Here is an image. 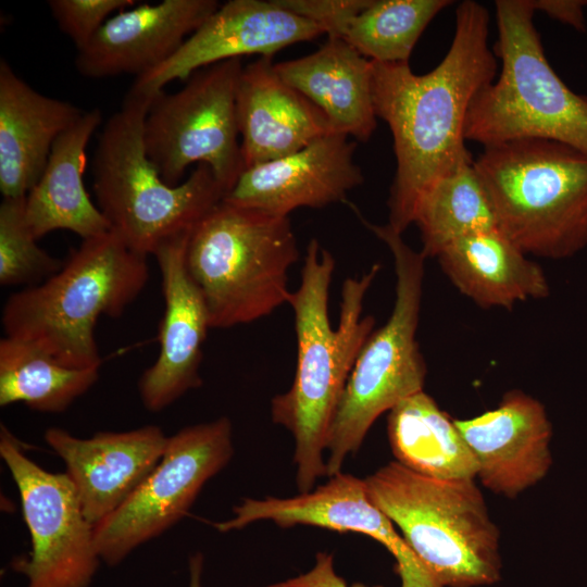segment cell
<instances>
[{
	"mask_svg": "<svg viewBox=\"0 0 587 587\" xmlns=\"http://www.w3.org/2000/svg\"><path fill=\"white\" fill-rule=\"evenodd\" d=\"M489 22L483 4L461 2L447 54L423 75L413 73L409 62L371 61L375 113L389 126L396 155L387 224L399 234L413 224L429 186L469 152L464 127L470 105L498 68L488 45Z\"/></svg>",
	"mask_w": 587,
	"mask_h": 587,
	"instance_id": "6da1fadb",
	"label": "cell"
},
{
	"mask_svg": "<svg viewBox=\"0 0 587 587\" xmlns=\"http://www.w3.org/2000/svg\"><path fill=\"white\" fill-rule=\"evenodd\" d=\"M334 270L333 254L311 239L300 285L288 300L295 316L296 373L290 388L275 396L271 404L273 422L295 438L300 494L311 491L315 480L326 475L328 428L355 360L375 325L373 316L363 314V304L380 265L374 264L366 273L344 282L336 329L328 310Z\"/></svg>",
	"mask_w": 587,
	"mask_h": 587,
	"instance_id": "7a4b0ae2",
	"label": "cell"
},
{
	"mask_svg": "<svg viewBox=\"0 0 587 587\" xmlns=\"http://www.w3.org/2000/svg\"><path fill=\"white\" fill-rule=\"evenodd\" d=\"M145 255L112 230L84 239L42 283L13 292L1 323L7 337L27 341L75 369L101 366L98 319H118L149 278Z\"/></svg>",
	"mask_w": 587,
	"mask_h": 587,
	"instance_id": "3957f363",
	"label": "cell"
},
{
	"mask_svg": "<svg viewBox=\"0 0 587 587\" xmlns=\"http://www.w3.org/2000/svg\"><path fill=\"white\" fill-rule=\"evenodd\" d=\"M153 99L129 90L104 124L92 162L97 207L111 230L145 257L154 254L167 239L190 233L225 196L204 163L177 186L162 179L143 141Z\"/></svg>",
	"mask_w": 587,
	"mask_h": 587,
	"instance_id": "277c9868",
	"label": "cell"
},
{
	"mask_svg": "<svg viewBox=\"0 0 587 587\" xmlns=\"http://www.w3.org/2000/svg\"><path fill=\"white\" fill-rule=\"evenodd\" d=\"M499 230L526 254L570 258L587 246V154L538 138L485 146L474 160Z\"/></svg>",
	"mask_w": 587,
	"mask_h": 587,
	"instance_id": "5b68a950",
	"label": "cell"
},
{
	"mask_svg": "<svg viewBox=\"0 0 587 587\" xmlns=\"http://www.w3.org/2000/svg\"><path fill=\"white\" fill-rule=\"evenodd\" d=\"M364 482L371 500L441 587L500 579L499 529L474 479L428 477L392 461Z\"/></svg>",
	"mask_w": 587,
	"mask_h": 587,
	"instance_id": "8992f818",
	"label": "cell"
},
{
	"mask_svg": "<svg viewBox=\"0 0 587 587\" xmlns=\"http://www.w3.org/2000/svg\"><path fill=\"white\" fill-rule=\"evenodd\" d=\"M298 260L289 216L223 200L193 227L186 249L211 328L248 324L288 303V271Z\"/></svg>",
	"mask_w": 587,
	"mask_h": 587,
	"instance_id": "52a82bcc",
	"label": "cell"
},
{
	"mask_svg": "<svg viewBox=\"0 0 587 587\" xmlns=\"http://www.w3.org/2000/svg\"><path fill=\"white\" fill-rule=\"evenodd\" d=\"M501 60L496 80L473 99L465 140L485 146L515 139L560 141L587 154V96L576 93L548 62L533 17L532 0H497Z\"/></svg>",
	"mask_w": 587,
	"mask_h": 587,
	"instance_id": "ba28073f",
	"label": "cell"
},
{
	"mask_svg": "<svg viewBox=\"0 0 587 587\" xmlns=\"http://www.w3.org/2000/svg\"><path fill=\"white\" fill-rule=\"evenodd\" d=\"M355 213L392 254L396 298L387 322L363 345L335 411L325 446L327 477L341 472L380 414L423 390L427 372L416 341L426 258L388 224H373Z\"/></svg>",
	"mask_w": 587,
	"mask_h": 587,
	"instance_id": "9c48e42d",
	"label": "cell"
},
{
	"mask_svg": "<svg viewBox=\"0 0 587 587\" xmlns=\"http://www.w3.org/2000/svg\"><path fill=\"white\" fill-rule=\"evenodd\" d=\"M240 58L195 72L176 92L154 97L143 125L147 154L170 186L207 164L225 195L243 170L236 114Z\"/></svg>",
	"mask_w": 587,
	"mask_h": 587,
	"instance_id": "30bf717a",
	"label": "cell"
},
{
	"mask_svg": "<svg viewBox=\"0 0 587 587\" xmlns=\"http://www.w3.org/2000/svg\"><path fill=\"white\" fill-rule=\"evenodd\" d=\"M233 453V426L225 416L186 426L168 437L166 450L153 471L95 526L100 560L110 566L117 565L140 545L175 525Z\"/></svg>",
	"mask_w": 587,
	"mask_h": 587,
	"instance_id": "8fae6325",
	"label": "cell"
},
{
	"mask_svg": "<svg viewBox=\"0 0 587 587\" xmlns=\"http://www.w3.org/2000/svg\"><path fill=\"white\" fill-rule=\"evenodd\" d=\"M0 455L17 487L30 534L28 559L13 563L26 576V587H89L100 557L95 526L86 520L70 477L36 464L3 424Z\"/></svg>",
	"mask_w": 587,
	"mask_h": 587,
	"instance_id": "7c38bea8",
	"label": "cell"
},
{
	"mask_svg": "<svg viewBox=\"0 0 587 587\" xmlns=\"http://www.w3.org/2000/svg\"><path fill=\"white\" fill-rule=\"evenodd\" d=\"M325 34L316 24L275 0H230L220 5L180 48L151 72L135 78L130 91L155 97L173 80L248 54L272 58L277 51Z\"/></svg>",
	"mask_w": 587,
	"mask_h": 587,
	"instance_id": "4fadbf2b",
	"label": "cell"
},
{
	"mask_svg": "<svg viewBox=\"0 0 587 587\" xmlns=\"http://www.w3.org/2000/svg\"><path fill=\"white\" fill-rule=\"evenodd\" d=\"M264 520L282 527L302 524L367 535L396 559L401 587H441L371 500L364 479L353 475L340 472L314 490L291 498H246L234 508V517L214 526L226 533Z\"/></svg>",
	"mask_w": 587,
	"mask_h": 587,
	"instance_id": "5bb4252c",
	"label": "cell"
},
{
	"mask_svg": "<svg viewBox=\"0 0 587 587\" xmlns=\"http://www.w3.org/2000/svg\"><path fill=\"white\" fill-rule=\"evenodd\" d=\"M190 233L167 239L153 254L164 298L158 335L160 350L138 382L141 402L151 412L164 410L202 385V347L211 326L203 297L186 266Z\"/></svg>",
	"mask_w": 587,
	"mask_h": 587,
	"instance_id": "9a60e30c",
	"label": "cell"
},
{
	"mask_svg": "<svg viewBox=\"0 0 587 587\" xmlns=\"http://www.w3.org/2000/svg\"><path fill=\"white\" fill-rule=\"evenodd\" d=\"M355 147L346 134L323 136L294 153L245 168L223 201L274 216L346 201L364 180L353 159Z\"/></svg>",
	"mask_w": 587,
	"mask_h": 587,
	"instance_id": "2e32d148",
	"label": "cell"
},
{
	"mask_svg": "<svg viewBox=\"0 0 587 587\" xmlns=\"http://www.w3.org/2000/svg\"><path fill=\"white\" fill-rule=\"evenodd\" d=\"M48 446L63 460L86 520L96 526L114 512L162 459L168 442L161 427L100 432L78 438L51 427Z\"/></svg>",
	"mask_w": 587,
	"mask_h": 587,
	"instance_id": "e0dca14e",
	"label": "cell"
},
{
	"mask_svg": "<svg viewBox=\"0 0 587 587\" xmlns=\"http://www.w3.org/2000/svg\"><path fill=\"white\" fill-rule=\"evenodd\" d=\"M454 424L477 461L476 476L496 494L514 498L551 466L546 409L521 390L508 391L496 409Z\"/></svg>",
	"mask_w": 587,
	"mask_h": 587,
	"instance_id": "ac0fdd59",
	"label": "cell"
},
{
	"mask_svg": "<svg viewBox=\"0 0 587 587\" xmlns=\"http://www.w3.org/2000/svg\"><path fill=\"white\" fill-rule=\"evenodd\" d=\"M218 7L215 0H163L120 11L77 50L75 66L88 78L142 76L171 58Z\"/></svg>",
	"mask_w": 587,
	"mask_h": 587,
	"instance_id": "d6986e66",
	"label": "cell"
},
{
	"mask_svg": "<svg viewBox=\"0 0 587 587\" xmlns=\"http://www.w3.org/2000/svg\"><path fill=\"white\" fill-rule=\"evenodd\" d=\"M243 170L336 133L326 115L275 72L272 58L243 66L236 91ZM242 170V171H243Z\"/></svg>",
	"mask_w": 587,
	"mask_h": 587,
	"instance_id": "ffe728a7",
	"label": "cell"
},
{
	"mask_svg": "<svg viewBox=\"0 0 587 587\" xmlns=\"http://www.w3.org/2000/svg\"><path fill=\"white\" fill-rule=\"evenodd\" d=\"M84 110L48 97L0 61V191L26 197L41 176L53 143Z\"/></svg>",
	"mask_w": 587,
	"mask_h": 587,
	"instance_id": "44dd1931",
	"label": "cell"
},
{
	"mask_svg": "<svg viewBox=\"0 0 587 587\" xmlns=\"http://www.w3.org/2000/svg\"><path fill=\"white\" fill-rule=\"evenodd\" d=\"M277 75L328 118L336 133L366 142L376 128L372 62L341 38L315 52L274 63Z\"/></svg>",
	"mask_w": 587,
	"mask_h": 587,
	"instance_id": "7402d4cb",
	"label": "cell"
},
{
	"mask_svg": "<svg viewBox=\"0 0 587 587\" xmlns=\"http://www.w3.org/2000/svg\"><path fill=\"white\" fill-rule=\"evenodd\" d=\"M101 122L99 109L85 111L53 143L46 167L25 200L26 222L37 240L58 229L83 240L111 230L84 185L86 149Z\"/></svg>",
	"mask_w": 587,
	"mask_h": 587,
	"instance_id": "603a6c76",
	"label": "cell"
},
{
	"mask_svg": "<svg viewBox=\"0 0 587 587\" xmlns=\"http://www.w3.org/2000/svg\"><path fill=\"white\" fill-rule=\"evenodd\" d=\"M499 229L459 238L436 257L458 290L483 308H513L545 298L549 284L541 267Z\"/></svg>",
	"mask_w": 587,
	"mask_h": 587,
	"instance_id": "cb8c5ba5",
	"label": "cell"
},
{
	"mask_svg": "<svg viewBox=\"0 0 587 587\" xmlns=\"http://www.w3.org/2000/svg\"><path fill=\"white\" fill-rule=\"evenodd\" d=\"M388 412V439L397 462L439 479L476 477L477 461L454 420L424 390L401 400Z\"/></svg>",
	"mask_w": 587,
	"mask_h": 587,
	"instance_id": "d4e9b609",
	"label": "cell"
},
{
	"mask_svg": "<svg viewBox=\"0 0 587 587\" xmlns=\"http://www.w3.org/2000/svg\"><path fill=\"white\" fill-rule=\"evenodd\" d=\"M413 224L420 229L425 258H436L459 238L499 229L470 151L425 191Z\"/></svg>",
	"mask_w": 587,
	"mask_h": 587,
	"instance_id": "484cf974",
	"label": "cell"
},
{
	"mask_svg": "<svg viewBox=\"0 0 587 587\" xmlns=\"http://www.w3.org/2000/svg\"><path fill=\"white\" fill-rule=\"evenodd\" d=\"M100 366L68 367L36 346L4 336L0 340V405L22 402L60 413L98 380Z\"/></svg>",
	"mask_w": 587,
	"mask_h": 587,
	"instance_id": "4316f807",
	"label": "cell"
},
{
	"mask_svg": "<svg viewBox=\"0 0 587 587\" xmlns=\"http://www.w3.org/2000/svg\"><path fill=\"white\" fill-rule=\"evenodd\" d=\"M449 0H372L350 23L342 39L366 59L408 63L414 46Z\"/></svg>",
	"mask_w": 587,
	"mask_h": 587,
	"instance_id": "83f0119b",
	"label": "cell"
},
{
	"mask_svg": "<svg viewBox=\"0 0 587 587\" xmlns=\"http://www.w3.org/2000/svg\"><path fill=\"white\" fill-rule=\"evenodd\" d=\"M25 200L3 198L0 204V284L38 285L55 274L63 261L40 248L25 217Z\"/></svg>",
	"mask_w": 587,
	"mask_h": 587,
	"instance_id": "f1b7e54d",
	"label": "cell"
},
{
	"mask_svg": "<svg viewBox=\"0 0 587 587\" xmlns=\"http://www.w3.org/2000/svg\"><path fill=\"white\" fill-rule=\"evenodd\" d=\"M136 3L135 0H49L48 7L60 29L80 50L113 13Z\"/></svg>",
	"mask_w": 587,
	"mask_h": 587,
	"instance_id": "f546056e",
	"label": "cell"
},
{
	"mask_svg": "<svg viewBox=\"0 0 587 587\" xmlns=\"http://www.w3.org/2000/svg\"><path fill=\"white\" fill-rule=\"evenodd\" d=\"M284 9L320 26L327 37L341 38L352 20L372 0H275Z\"/></svg>",
	"mask_w": 587,
	"mask_h": 587,
	"instance_id": "4dcf8cb0",
	"label": "cell"
},
{
	"mask_svg": "<svg viewBox=\"0 0 587 587\" xmlns=\"http://www.w3.org/2000/svg\"><path fill=\"white\" fill-rule=\"evenodd\" d=\"M268 587H382L366 586L360 583L348 585L333 567V558L327 553H317L316 562L309 572Z\"/></svg>",
	"mask_w": 587,
	"mask_h": 587,
	"instance_id": "1f68e13d",
	"label": "cell"
},
{
	"mask_svg": "<svg viewBox=\"0 0 587 587\" xmlns=\"http://www.w3.org/2000/svg\"><path fill=\"white\" fill-rule=\"evenodd\" d=\"M586 1L567 0H532L534 10H539L563 23L570 24L577 29H584V12Z\"/></svg>",
	"mask_w": 587,
	"mask_h": 587,
	"instance_id": "d6a6232c",
	"label": "cell"
},
{
	"mask_svg": "<svg viewBox=\"0 0 587 587\" xmlns=\"http://www.w3.org/2000/svg\"><path fill=\"white\" fill-rule=\"evenodd\" d=\"M203 565V558L201 554L197 553L192 555L189 560V587H202L201 586V572Z\"/></svg>",
	"mask_w": 587,
	"mask_h": 587,
	"instance_id": "836d02e7",
	"label": "cell"
}]
</instances>
